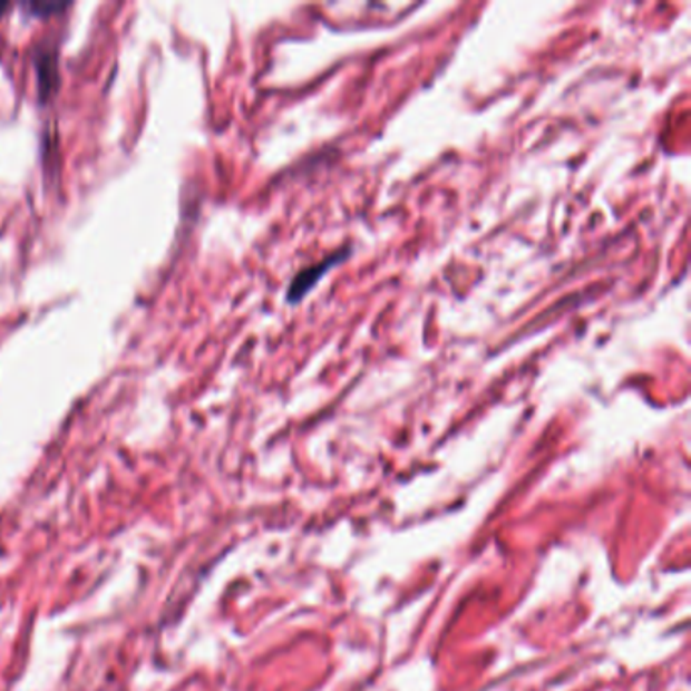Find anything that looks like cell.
Segmentation results:
<instances>
[{
  "label": "cell",
  "instance_id": "cell-1",
  "mask_svg": "<svg viewBox=\"0 0 691 691\" xmlns=\"http://www.w3.org/2000/svg\"><path fill=\"white\" fill-rule=\"evenodd\" d=\"M347 254H349V247H343L341 252H337V254H331V256L324 257V260H321L319 264H312V266L301 270V272L296 274V279L292 280V284H290L289 301H302V299H304V296H306V294H309V292L317 286V282L323 279V274H327L331 267L337 266L339 262H343Z\"/></svg>",
  "mask_w": 691,
  "mask_h": 691
},
{
  "label": "cell",
  "instance_id": "cell-2",
  "mask_svg": "<svg viewBox=\"0 0 691 691\" xmlns=\"http://www.w3.org/2000/svg\"><path fill=\"white\" fill-rule=\"evenodd\" d=\"M7 9H9V7H7V4H0V14H2V12L7 11Z\"/></svg>",
  "mask_w": 691,
  "mask_h": 691
}]
</instances>
